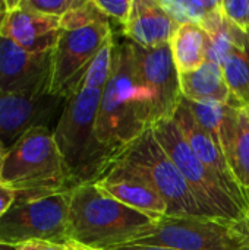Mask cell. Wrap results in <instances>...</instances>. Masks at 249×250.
I'll return each mask as SVG.
<instances>
[{
  "label": "cell",
  "instance_id": "29",
  "mask_svg": "<svg viewBox=\"0 0 249 250\" xmlns=\"http://www.w3.org/2000/svg\"><path fill=\"white\" fill-rule=\"evenodd\" d=\"M15 196H16V192H13L12 189L0 183V217L10 208V205L15 201Z\"/></svg>",
  "mask_w": 249,
  "mask_h": 250
},
{
  "label": "cell",
  "instance_id": "6",
  "mask_svg": "<svg viewBox=\"0 0 249 250\" xmlns=\"http://www.w3.org/2000/svg\"><path fill=\"white\" fill-rule=\"evenodd\" d=\"M113 163L134 170L158 192L167 207L166 217H207L151 129L122 149Z\"/></svg>",
  "mask_w": 249,
  "mask_h": 250
},
{
  "label": "cell",
  "instance_id": "23",
  "mask_svg": "<svg viewBox=\"0 0 249 250\" xmlns=\"http://www.w3.org/2000/svg\"><path fill=\"white\" fill-rule=\"evenodd\" d=\"M186 104H188L192 116L198 122V125L219 145V135H220V129L223 125L225 116L227 113L229 103L222 104V103H191V101H186Z\"/></svg>",
  "mask_w": 249,
  "mask_h": 250
},
{
  "label": "cell",
  "instance_id": "19",
  "mask_svg": "<svg viewBox=\"0 0 249 250\" xmlns=\"http://www.w3.org/2000/svg\"><path fill=\"white\" fill-rule=\"evenodd\" d=\"M169 45L178 73L192 72L207 62L208 35L197 23L178 25Z\"/></svg>",
  "mask_w": 249,
  "mask_h": 250
},
{
  "label": "cell",
  "instance_id": "17",
  "mask_svg": "<svg viewBox=\"0 0 249 250\" xmlns=\"http://www.w3.org/2000/svg\"><path fill=\"white\" fill-rule=\"evenodd\" d=\"M178 25L161 9L160 0H134L123 37L142 48H156L170 42Z\"/></svg>",
  "mask_w": 249,
  "mask_h": 250
},
{
  "label": "cell",
  "instance_id": "27",
  "mask_svg": "<svg viewBox=\"0 0 249 250\" xmlns=\"http://www.w3.org/2000/svg\"><path fill=\"white\" fill-rule=\"evenodd\" d=\"M95 6L100 9V12L112 19L120 23L122 26L128 22L134 0H116V1H107V0H94Z\"/></svg>",
  "mask_w": 249,
  "mask_h": 250
},
{
  "label": "cell",
  "instance_id": "3",
  "mask_svg": "<svg viewBox=\"0 0 249 250\" xmlns=\"http://www.w3.org/2000/svg\"><path fill=\"white\" fill-rule=\"evenodd\" d=\"M101 92L79 86L65 103L53 136L72 189L87 183H95L112 167L113 155L98 142L95 122Z\"/></svg>",
  "mask_w": 249,
  "mask_h": 250
},
{
  "label": "cell",
  "instance_id": "2",
  "mask_svg": "<svg viewBox=\"0 0 249 250\" xmlns=\"http://www.w3.org/2000/svg\"><path fill=\"white\" fill-rule=\"evenodd\" d=\"M154 220L132 209L97 183L76 186L69 195V240L101 250H114L147 237Z\"/></svg>",
  "mask_w": 249,
  "mask_h": 250
},
{
  "label": "cell",
  "instance_id": "12",
  "mask_svg": "<svg viewBox=\"0 0 249 250\" xmlns=\"http://www.w3.org/2000/svg\"><path fill=\"white\" fill-rule=\"evenodd\" d=\"M65 103L66 100L53 95L26 98L0 89V142L9 148L29 129L50 127L54 116L62 113Z\"/></svg>",
  "mask_w": 249,
  "mask_h": 250
},
{
  "label": "cell",
  "instance_id": "24",
  "mask_svg": "<svg viewBox=\"0 0 249 250\" xmlns=\"http://www.w3.org/2000/svg\"><path fill=\"white\" fill-rule=\"evenodd\" d=\"M104 19L109 18H106L100 12L94 0H81V3L76 7H73L60 18V29H76Z\"/></svg>",
  "mask_w": 249,
  "mask_h": 250
},
{
  "label": "cell",
  "instance_id": "14",
  "mask_svg": "<svg viewBox=\"0 0 249 250\" xmlns=\"http://www.w3.org/2000/svg\"><path fill=\"white\" fill-rule=\"evenodd\" d=\"M10 9L0 26V35L31 53L51 51L60 32V18L47 16L9 0Z\"/></svg>",
  "mask_w": 249,
  "mask_h": 250
},
{
  "label": "cell",
  "instance_id": "33",
  "mask_svg": "<svg viewBox=\"0 0 249 250\" xmlns=\"http://www.w3.org/2000/svg\"><path fill=\"white\" fill-rule=\"evenodd\" d=\"M7 146L0 142V176H1V170H3V164H4V160H6V154H7Z\"/></svg>",
  "mask_w": 249,
  "mask_h": 250
},
{
  "label": "cell",
  "instance_id": "7",
  "mask_svg": "<svg viewBox=\"0 0 249 250\" xmlns=\"http://www.w3.org/2000/svg\"><path fill=\"white\" fill-rule=\"evenodd\" d=\"M69 195L18 192L10 208L0 217V243L19 246L41 240L57 245L69 242Z\"/></svg>",
  "mask_w": 249,
  "mask_h": 250
},
{
  "label": "cell",
  "instance_id": "18",
  "mask_svg": "<svg viewBox=\"0 0 249 250\" xmlns=\"http://www.w3.org/2000/svg\"><path fill=\"white\" fill-rule=\"evenodd\" d=\"M181 94L191 103H230L232 94L226 83L222 66L205 62L198 69L179 73Z\"/></svg>",
  "mask_w": 249,
  "mask_h": 250
},
{
  "label": "cell",
  "instance_id": "20",
  "mask_svg": "<svg viewBox=\"0 0 249 250\" xmlns=\"http://www.w3.org/2000/svg\"><path fill=\"white\" fill-rule=\"evenodd\" d=\"M222 70L232 101L241 107H249V31L236 26L235 42L222 64Z\"/></svg>",
  "mask_w": 249,
  "mask_h": 250
},
{
  "label": "cell",
  "instance_id": "31",
  "mask_svg": "<svg viewBox=\"0 0 249 250\" xmlns=\"http://www.w3.org/2000/svg\"><path fill=\"white\" fill-rule=\"evenodd\" d=\"M9 9H10L9 0H0V26H1V23H3V21H4Z\"/></svg>",
  "mask_w": 249,
  "mask_h": 250
},
{
  "label": "cell",
  "instance_id": "25",
  "mask_svg": "<svg viewBox=\"0 0 249 250\" xmlns=\"http://www.w3.org/2000/svg\"><path fill=\"white\" fill-rule=\"evenodd\" d=\"M21 7L47 15L54 18H62L69 10L76 7L81 0H18Z\"/></svg>",
  "mask_w": 249,
  "mask_h": 250
},
{
  "label": "cell",
  "instance_id": "21",
  "mask_svg": "<svg viewBox=\"0 0 249 250\" xmlns=\"http://www.w3.org/2000/svg\"><path fill=\"white\" fill-rule=\"evenodd\" d=\"M160 6L176 25L201 26L210 13L220 7V0H160Z\"/></svg>",
  "mask_w": 249,
  "mask_h": 250
},
{
  "label": "cell",
  "instance_id": "10",
  "mask_svg": "<svg viewBox=\"0 0 249 250\" xmlns=\"http://www.w3.org/2000/svg\"><path fill=\"white\" fill-rule=\"evenodd\" d=\"M51 53L26 51L0 35V89L26 98L50 95Z\"/></svg>",
  "mask_w": 249,
  "mask_h": 250
},
{
  "label": "cell",
  "instance_id": "28",
  "mask_svg": "<svg viewBox=\"0 0 249 250\" xmlns=\"http://www.w3.org/2000/svg\"><path fill=\"white\" fill-rule=\"evenodd\" d=\"M16 250H66V246L51 243V242L34 240V242H28V243H22L16 246Z\"/></svg>",
  "mask_w": 249,
  "mask_h": 250
},
{
  "label": "cell",
  "instance_id": "13",
  "mask_svg": "<svg viewBox=\"0 0 249 250\" xmlns=\"http://www.w3.org/2000/svg\"><path fill=\"white\" fill-rule=\"evenodd\" d=\"M176 125L179 126L185 141L191 146L192 152L198 157V160L219 179V182L223 185L226 192L232 196V199L249 215V202L242 192L241 186L238 185L235 176L232 174L229 164L219 148V145L214 142V139L198 125L195 117L192 116L185 98L182 97V101L175 111L172 117Z\"/></svg>",
  "mask_w": 249,
  "mask_h": 250
},
{
  "label": "cell",
  "instance_id": "1",
  "mask_svg": "<svg viewBox=\"0 0 249 250\" xmlns=\"http://www.w3.org/2000/svg\"><path fill=\"white\" fill-rule=\"evenodd\" d=\"M156 122L153 97L135 73L131 41H116L112 75L100 98L95 136L114 158Z\"/></svg>",
  "mask_w": 249,
  "mask_h": 250
},
{
  "label": "cell",
  "instance_id": "9",
  "mask_svg": "<svg viewBox=\"0 0 249 250\" xmlns=\"http://www.w3.org/2000/svg\"><path fill=\"white\" fill-rule=\"evenodd\" d=\"M112 34L110 19L76 29H60L51 53L50 95L68 101L79 89L91 62Z\"/></svg>",
  "mask_w": 249,
  "mask_h": 250
},
{
  "label": "cell",
  "instance_id": "22",
  "mask_svg": "<svg viewBox=\"0 0 249 250\" xmlns=\"http://www.w3.org/2000/svg\"><path fill=\"white\" fill-rule=\"evenodd\" d=\"M114 34L110 35V38L104 42L101 50L97 53L94 60L91 62L81 86L85 88H92L103 91L110 75H112V67H113V54H114Z\"/></svg>",
  "mask_w": 249,
  "mask_h": 250
},
{
  "label": "cell",
  "instance_id": "35",
  "mask_svg": "<svg viewBox=\"0 0 249 250\" xmlns=\"http://www.w3.org/2000/svg\"><path fill=\"white\" fill-rule=\"evenodd\" d=\"M248 108H249V107H248Z\"/></svg>",
  "mask_w": 249,
  "mask_h": 250
},
{
  "label": "cell",
  "instance_id": "34",
  "mask_svg": "<svg viewBox=\"0 0 249 250\" xmlns=\"http://www.w3.org/2000/svg\"><path fill=\"white\" fill-rule=\"evenodd\" d=\"M0 250H16V246H10V245L0 243Z\"/></svg>",
  "mask_w": 249,
  "mask_h": 250
},
{
  "label": "cell",
  "instance_id": "11",
  "mask_svg": "<svg viewBox=\"0 0 249 250\" xmlns=\"http://www.w3.org/2000/svg\"><path fill=\"white\" fill-rule=\"evenodd\" d=\"M131 45L135 73L153 97L157 122L172 119L182 101V94L170 45L156 48H142L132 42Z\"/></svg>",
  "mask_w": 249,
  "mask_h": 250
},
{
  "label": "cell",
  "instance_id": "5",
  "mask_svg": "<svg viewBox=\"0 0 249 250\" xmlns=\"http://www.w3.org/2000/svg\"><path fill=\"white\" fill-rule=\"evenodd\" d=\"M151 130L183 176L195 201L207 217L236 223L249 221L248 212L232 199L219 179L192 152L173 119L156 122Z\"/></svg>",
  "mask_w": 249,
  "mask_h": 250
},
{
  "label": "cell",
  "instance_id": "4",
  "mask_svg": "<svg viewBox=\"0 0 249 250\" xmlns=\"http://www.w3.org/2000/svg\"><path fill=\"white\" fill-rule=\"evenodd\" d=\"M0 183L16 193H57L72 190L66 167L50 127H32L9 146Z\"/></svg>",
  "mask_w": 249,
  "mask_h": 250
},
{
  "label": "cell",
  "instance_id": "8",
  "mask_svg": "<svg viewBox=\"0 0 249 250\" xmlns=\"http://www.w3.org/2000/svg\"><path fill=\"white\" fill-rule=\"evenodd\" d=\"M132 245L173 250H249V221L163 217L147 237Z\"/></svg>",
  "mask_w": 249,
  "mask_h": 250
},
{
  "label": "cell",
  "instance_id": "16",
  "mask_svg": "<svg viewBox=\"0 0 249 250\" xmlns=\"http://www.w3.org/2000/svg\"><path fill=\"white\" fill-rule=\"evenodd\" d=\"M219 146L232 174L249 202V108L230 101L225 116Z\"/></svg>",
  "mask_w": 249,
  "mask_h": 250
},
{
  "label": "cell",
  "instance_id": "15",
  "mask_svg": "<svg viewBox=\"0 0 249 250\" xmlns=\"http://www.w3.org/2000/svg\"><path fill=\"white\" fill-rule=\"evenodd\" d=\"M106 193L154 220L167 214V207L158 192L134 170L113 163L107 173L95 182Z\"/></svg>",
  "mask_w": 249,
  "mask_h": 250
},
{
  "label": "cell",
  "instance_id": "26",
  "mask_svg": "<svg viewBox=\"0 0 249 250\" xmlns=\"http://www.w3.org/2000/svg\"><path fill=\"white\" fill-rule=\"evenodd\" d=\"M220 7L230 23L242 31H249V0H225Z\"/></svg>",
  "mask_w": 249,
  "mask_h": 250
},
{
  "label": "cell",
  "instance_id": "32",
  "mask_svg": "<svg viewBox=\"0 0 249 250\" xmlns=\"http://www.w3.org/2000/svg\"><path fill=\"white\" fill-rule=\"evenodd\" d=\"M65 246H66V250H101V249H94V248H88V246L79 245V243L72 242V240H69Z\"/></svg>",
  "mask_w": 249,
  "mask_h": 250
},
{
  "label": "cell",
  "instance_id": "30",
  "mask_svg": "<svg viewBox=\"0 0 249 250\" xmlns=\"http://www.w3.org/2000/svg\"><path fill=\"white\" fill-rule=\"evenodd\" d=\"M114 250H173L167 248H160V246H142V245H126L122 248H117Z\"/></svg>",
  "mask_w": 249,
  "mask_h": 250
}]
</instances>
